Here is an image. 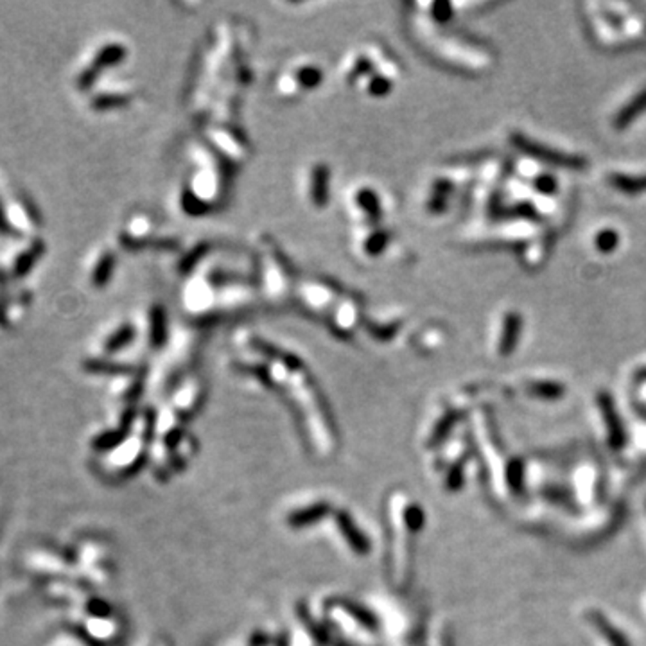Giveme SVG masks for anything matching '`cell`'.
Wrapping results in <instances>:
<instances>
[{
    "label": "cell",
    "mask_w": 646,
    "mask_h": 646,
    "mask_svg": "<svg viewBox=\"0 0 646 646\" xmlns=\"http://www.w3.org/2000/svg\"><path fill=\"white\" fill-rule=\"evenodd\" d=\"M47 246L43 239H34L33 244L29 246L27 249H23L22 254H18V257L15 259L13 262V269H11V276L15 280H22L26 276L31 275V271L34 269V266L38 264L40 259L45 255Z\"/></svg>",
    "instance_id": "1"
},
{
    "label": "cell",
    "mask_w": 646,
    "mask_h": 646,
    "mask_svg": "<svg viewBox=\"0 0 646 646\" xmlns=\"http://www.w3.org/2000/svg\"><path fill=\"white\" fill-rule=\"evenodd\" d=\"M126 54H128V50H126V47L122 45V43H117V42L106 43V45H102L101 49L95 53L90 68L92 70L97 72V74H101L104 68L117 67V65H121L122 61L126 60Z\"/></svg>",
    "instance_id": "2"
},
{
    "label": "cell",
    "mask_w": 646,
    "mask_h": 646,
    "mask_svg": "<svg viewBox=\"0 0 646 646\" xmlns=\"http://www.w3.org/2000/svg\"><path fill=\"white\" fill-rule=\"evenodd\" d=\"M115 266H117V255L114 252H102L99 255L97 262H95L94 269H92V286L102 289L106 284L110 282L112 276H114Z\"/></svg>",
    "instance_id": "3"
},
{
    "label": "cell",
    "mask_w": 646,
    "mask_h": 646,
    "mask_svg": "<svg viewBox=\"0 0 646 646\" xmlns=\"http://www.w3.org/2000/svg\"><path fill=\"white\" fill-rule=\"evenodd\" d=\"M135 330L136 329L131 325V323H122V325H119L117 329H115L114 333L108 336V340H106L104 350L110 352L112 354V352H117V350H121V348H124L126 345L133 340V336H135Z\"/></svg>",
    "instance_id": "4"
},
{
    "label": "cell",
    "mask_w": 646,
    "mask_h": 646,
    "mask_svg": "<svg viewBox=\"0 0 646 646\" xmlns=\"http://www.w3.org/2000/svg\"><path fill=\"white\" fill-rule=\"evenodd\" d=\"M128 104V97L122 94H99L92 97L90 108L94 112H108Z\"/></svg>",
    "instance_id": "5"
},
{
    "label": "cell",
    "mask_w": 646,
    "mask_h": 646,
    "mask_svg": "<svg viewBox=\"0 0 646 646\" xmlns=\"http://www.w3.org/2000/svg\"><path fill=\"white\" fill-rule=\"evenodd\" d=\"M18 198H20V203H22L23 210H26L27 217L31 220V223L36 225V227H42V225H43V215H42V212H40L38 205L34 203L33 198H31L29 194H26V193H20Z\"/></svg>",
    "instance_id": "6"
},
{
    "label": "cell",
    "mask_w": 646,
    "mask_h": 646,
    "mask_svg": "<svg viewBox=\"0 0 646 646\" xmlns=\"http://www.w3.org/2000/svg\"><path fill=\"white\" fill-rule=\"evenodd\" d=\"M594 623H596L598 628H600V630L603 632L605 637H607L608 641H610V645H613V646H628V641L625 639V635H621L620 632L614 630V628L607 623V620H605V618L598 616V614H596V616H594Z\"/></svg>",
    "instance_id": "7"
},
{
    "label": "cell",
    "mask_w": 646,
    "mask_h": 646,
    "mask_svg": "<svg viewBox=\"0 0 646 646\" xmlns=\"http://www.w3.org/2000/svg\"><path fill=\"white\" fill-rule=\"evenodd\" d=\"M9 286H11V275L6 269H0V302L6 307L13 302V293Z\"/></svg>",
    "instance_id": "8"
},
{
    "label": "cell",
    "mask_w": 646,
    "mask_h": 646,
    "mask_svg": "<svg viewBox=\"0 0 646 646\" xmlns=\"http://www.w3.org/2000/svg\"><path fill=\"white\" fill-rule=\"evenodd\" d=\"M0 235H4V237H15V235H18L16 228L9 223L2 201H0Z\"/></svg>",
    "instance_id": "9"
},
{
    "label": "cell",
    "mask_w": 646,
    "mask_h": 646,
    "mask_svg": "<svg viewBox=\"0 0 646 646\" xmlns=\"http://www.w3.org/2000/svg\"><path fill=\"white\" fill-rule=\"evenodd\" d=\"M9 325H11V321H9L8 316V307L0 302V327H2V329H9Z\"/></svg>",
    "instance_id": "10"
},
{
    "label": "cell",
    "mask_w": 646,
    "mask_h": 646,
    "mask_svg": "<svg viewBox=\"0 0 646 646\" xmlns=\"http://www.w3.org/2000/svg\"><path fill=\"white\" fill-rule=\"evenodd\" d=\"M521 478H522L521 463H514V465H512V467H510V483L514 485V480H517L519 487H521Z\"/></svg>",
    "instance_id": "11"
}]
</instances>
